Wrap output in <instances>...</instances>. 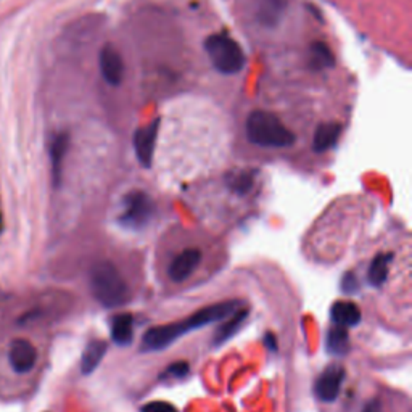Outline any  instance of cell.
Here are the masks:
<instances>
[{"label": "cell", "mask_w": 412, "mask_h": 412, "mask_svg": "<svg viewBox=\"0 0 412 412\" xmlns=\"http://www.w3.org/2000/svg\"><path fill=\"white\" fill-rule=\"evenodd\" d=\"M235 309H238L237 301L218 303V304H213V306L200 309V311L194 313L189 319H185V321L152 327L150 330H147L145 335H143V350L160 351V350L168 348V346L174 343L179 337H184L185 333L196 330V328H200L203 325L213 324V322L229 318Z\"/></svg>", "instance_id": "1"}, {"label": "cell", "mask_w": 412, "mask_h": 412, "mask_svg": "<svg viewBox=\"0 0 412 412\" xmlns=\"http://www.w3.org/2000/svg\"><path fill=\"white\" fill-rule=\"evenodd\" d=\"M245 129L248 140L260 147L285 148L294 145L296 139L295 134L276 115L262 110L250 113Z\"/></svg>", "instance_id": "2"}, {"label": "cell", "mask_w": 412, "mask_h": 412, "mask_svg": "<svg viewBox=\"0 0 412 412\" xmlns=\"http://www.w3.org/2000/svg\"><path fill=\"white\" fill-rule=\"evenodd\" d=\"M91 290L101 306L116 308L128 300V284L111 262H99L91 271Z\"/></svg>", "instance_id": "3"}, {"label": "cell", "mask_w": 412, "mask_h": 412, "mask_svg": "<svg viewBox=\"0 0 412 412\" xmlns=\"http://www.w3.org/2000/svg\"><path fill=\"white\" fill-rule=\"evenodd\" d=\"M205 52L213 67L223 74H237L245 68L247 58L237 40L224 33L211 34L205 40Z\"/></svg>", "instance_id": "4"}, {"label": "cell", "mask_w": 412, "mask_h": 412, "mask_svg": "<svg viewBox=\"0 0 412 412\" xmlns=\"http://www.w3.org/2000/svg\"><path fill=\"white\" fill-rule=\"evenodd\" d=\"M124 208L119 223L124 228L139 230L150 223L155 214V203L145 192L134 190L124 196Z\"/></svg>", "instance_id": "5"}, {"label": "cell", "mask_w": 412, "mask_h": 412, "mask_svg": "<svg viewBox=\"0 0 412 412\" xmlns=\"http://www.w3.org/2000/svg\"><path fill=\"white\" fill-rule=\"evenodd\" d=\"M9 361L11 369L18 374L31 372L38 361V351L34 345L25 338H16L11 342L9 350Z\"/></svg>", "instance_id": "6"}, {"label": "cell", "mask_w": 412, "mask_h": 412, "mask_svg": "<svg viewBox=\"0 0 412 412\" xmlns=\"http://www.w3.org/2000/svg\"><path fill=\"white\" fill-rule=\"evenodd\" d=\"M343 380L345 369L338 366V364H332L319 375L318 382H316V395L325 403L335 401L338 398L340 388L343 385Z\"/></svg>", "instance_id": "7"}, {"label": "cell", "mask_w": 412, "mask_h": 412, "mask_svg": "<svg viewBox=\"0 0 412 412\" xmlns=\"http://www.w3.org/2000/svg\"><path fill=\"white\" fill-rule=\"evenodd\" d=\"M160 129V119L157 118L155 121H152L148 126L137 129V133L134 135V148L135 155L139 163L143 168H150L152 160H153V152H155V142H157Z\"/></svg>", "instance_id": "8"}, {"label": "cell", "mask_w": 412, "mask_h": 412, "mask_svg": "<svg viewBox=\"0 0 412 412\" xmlns=\"http://www.w3.org/2000/svg\"><path fill=\"white\" fill-rule=\"evenodd\" d=\"M100 73L110 86H119L124 77V62L119 52L111 44H106L100 50Z\"/></svg>", "instance_id": "9"}, {"label": "cell", "mask_w": 412, "mask_h": 412, "mask_svg": "<svg viewBox=\"0 0 412 412\" xmlns=\"http://www.w3.org/2000/svg\"><path fill=\"white\" fill-rule=\"evenodd\" d=\"M201 261V252L196 248H187L182 253H179L174 260H172L168 274L171 280L174 282H184L190 277L196 267H199Z\"/></svg>", "instance_id": "10"}, {"label": "cell", "mask_w": 412, "mask_h": 412, "mask_svg": "<svg viewBox=\"0 0 412 412\" xmlns=\"http://www.w3.org/2000/svg\"><path fill=\"white\" fill-rule=\"evenodd\" d=\"M340 134H342V124L340 123L330 121V123L319 124L314 133V142H313L314 152L322 153V152L330 150L333 145H337Z\"/></svg>", "instance_id": "11"}, {"label": "cell", "mask_w": 412, "mask_h": 412, "mask_svg": "<svg viewBox=\"0 0 412 412\" xmlns=\"http://www.w3.org/2000/svg\"><path fill=\"white\" fill-rule=\"evenodd\" d=\"M330 318L335 325L355 327L361 322V311L355 303L351 301H337L330 308Z\"/></svg>", "instance_id": "12"}, {"label": "cell", "mask_w": 412, "mask_h": 412, "mask_svg": "<svg viewBox=\"0 0 412 412\" xmlns=\"http://www.w3.org/2000/svg\"><path fill=\"white\" fill-rule=\"evenodd\" d=\"M69 145V137L68 134H58L55 139L52 140L50 145V161H52V176H53V184L60 185L62 181V171H63V160L65 155L68 152Z\"/></svg>", "instance_id": "13"}, {"label": "cell", "mask_w": 412, "mask_h": 412, "mask_svg": "<svg viewBox=\"0 0 412 412\" xmlns=\"http://www.w3.org/2000/svg\"><path fill=\"white\" fill-rule=\"evenodd\" d=\"M286 0H258V20L266 26H276L282 20Z\"/></svg>", "instance_id": "14"}, {"label": "cell", "mask_w": 412, "mask_h": 412, "mask_svg": "<svg viewBox=\"0 0 412 412\" xmlns=\"http://www.w3.org/2000/svg\"><path fill=\"white\" fill-rule=\"evenodd\" d=\"M134 321L130 314H119L111 322V340L116 345L126 346L133 342Z\"/></svg>", "instance_id": "15"}, {"label": "cell", "mask_w": 412, "mask_h": 412, "mask_svg": "<svg viewBox=\"0 0 412 412\" xmlns=\"http://www.w3.org/2000/svg\"><path fill=\"white\" fill-rule=\"evenodd\" d=\"M105 351H106V343L101 342V340H94V342L89 343L86 346L84 353H82V360H81L82 374L94 372L100 364V361L104 360Z\"/></svg>", "instance_id": "16"}, {"label": "cell", "mask_w": 412, "mask_h": 412, "mask_svg": "<svg viewBox=\"0 0 412 412\" xmlns=\"http://www.w3.org/2000/svg\"><path fill=\"white\" fill-rule=\"evenodd\" d=\"M247 316H248L247 309H235V311L229 316V319L219 327V330L216 332V335H214L213 340L214 345H221L228 342L230 337H234L238 328L243 324V321L247 319Z\"/></svg>", "instance_id": "17"}, {"label": "cell", "mask_w": 412, "mask_h": 412, "mask_svg": "<svg viewBox=\"0 0 412 412\" xmlns=\"http://www.w3.org/2000/svg\"><path fill=\"white\" fill-rule=\"evenodd\" d=\"M393 260V255H386V253H380L375 256L370 262L367 277L370 285L380 286L385 282L388 277V271H390V262Z\"/></svg>", "instance_id": "18"}, {"label": "cell", "mask_w": 412, "mask_h": 412, "mask_svg": "<svg viewBox=\"0 0 412 412\" xmlns=\"http://www.w3.org/2000/svg\"><path fill=\"white\" fill-rule=\"evenodd\" d=\"M327 350L330 351L332 355L343 356L348 353L350 350V335L346 327L335 325L330 328L327 335Z\"/></svg>", "instance_id": "19"}, {"label": "cell", "mask_w": 412, "mask_h": 412, "mask_svg": "<svg viewBox=\"0 0 412 412\" xmlns=\"http://www.w3.org/2000/svg\"><path fill=\"white\" fill-rule=\"evenodd\" d=\"M311 63L316 68H332L335 67V57H333L332 50L328 49V45L316 40L311 44Z\"/></svg>", "instance_id": "20"}, {"label": "cell", "mask_w": 412, "mask_h": 412, "mask_svg": "<svg viewBox=\"0 0 412 412\" xmlns=\"http://www.w3.org/2000/svg\"><path fill=\"white\" fill-rule=\"evenodd\" d=\"M228 185L230 190H234L237 194H247L250 192V189L253 187V174L248 171H238V172H230L228 176Z\"/></svg>", "instance_id": "21"}, {"label": "cell", "mask_w": 412, "mask_h": 412, "mask_svg": "<svg viewBox=\"0 0 412 412\" xmlns=\"http://www.w3.org/2000/svg\"><path fill=\"white\" fill-rule=\"evenodd\" d=\"M189 362L185 361H177L174 364H171V366L165 370V374L161 375V379L163 377H169V379H184L185 375L189 374Z\"/></svg>", "instance_id": "22"}, {"label": "cell", "mask_w": 412, "mask_h": 412, "mask_svg": "<svg viewBox=\"0 0 412 412\" xmlns=\"http://www.w3.org/2000/svg\"><path fill=\"white\" fill-rule=\"evenodd\" d=\"M140 412H179L174 406L166 401H152L147 403Z\"/></svg>", "instance_id": "23"}, {"label": "cell", "mask_w": 412, "mask_h": 412, "mask_svg": "<svg viewBox=\"0 0 412 412\" xmlns=\"http://www.w3.org/2000/svg\"><path fill=\"white\" fill-rule=\"evenodd\" d=\"M343 290L345 291H350V294H355V291L357 290V280L355 277V274L353 272H348V274H345V277H343Z\"/></svg>", "instance_id": "24"}, {"label": "cell", "mask_w": 412, "mask_h": 412, "mask_svg": "<svg viewBox=\"0 0 412 412\" xmlns=\"http://www.w3.org/2000/svg\"><path fill=\"white\" fill-rule=\"evenodd\" d=\"M362 412H380V403L377 401V399H374V401H369Z\"/></svg>", "instance_id": "25"}]
</instances>
